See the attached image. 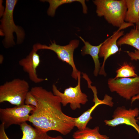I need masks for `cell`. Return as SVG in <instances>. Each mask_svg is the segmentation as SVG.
<instances>
[{"label":"cell","mask_w":139,"mask_h":139,"mask_svg":"<svg viewBox=\"0 0 139 139\" xmlns=\"http://www.w3.org/2000/svg\"><path fill=\"white\" fill-rule=\"evenodd\" d=\"M30 91L38 102L29 121L35 128L44 133L54 131L64 135L70 133L75 126V118L63 112L60 98L40 86L32 87Z\"/></svg>","instance_id":"6da1fadb"},{"label":"cell","mask_w":139,"mask_h":139,"mask_svg":"<svg viewBox=\"0 0 139 139\" xmlns=\"http://www.w3.org/2000/svg\"><path fill=\"white\" fill-rule=\"evenodd\" d=\"M98 16H103L113 26L119 28L127 23L125 19L127 10L126 0H95Z\"/></svg>","instance_id":"7a4b0ae2"},{"label":"cell","mask_w":139,"mask_h":139,"mask_svg":"<svg viewBox=\"0 0 139 139\" xmlns=\"http://www.w3.org/2000/svg\"><path fill=\"white\" fill-rule=\"evenodd\" d=\"M17 2L16 0H6L5 11L1 20L0 32L5 36L3 43L6 48L15 45L14 32L16 34L18 44L21 43L25 37L23 30L20 27L16 25L14 21L13 11Z\"/></svg>","instance_id":"3957f363"},{"label":"cell","mask_w":139,"mask_h":139,"mask_svg":"<svg viewBox=\"0 0 139 139\" xmlns=\"http://www.w3.org/2000/svg\"><path fill=\"white\" fill-rule=\"evenodd\" d=\"M29 88L28 83L24 79L16 78L6 82L0 86V103L7 101L16 106L24 104Z\"/></svg>","instance_id":"277c9868"},{"label":"cell","mask_w":139,"mask_h":139,"mask_svg":"<svg viewBox=\"0 0 139 139\" xmlns=\"http://www.w3.org/2000/svg\"><path fill=\"white\" fill-rule=\"evenodd\" d=\"M79 41L77 40H71L66 45L61 46L56 44L55 41L51 42L49 46L37 43L33 46L38 50L48 49L56 53L58 59L63 62H66L71 65L73 69L71 74L72 77L77 80L79 71L76 68L74 60L73 54L74 50L79 46Z\"/></svg>","instance_id":"5b68a950"},{"label":"cell","mask_w":139,"mask_h":139,"mask_svg":"<svg viewBox=\"0 0 139 139\" xmlns=\"http://www.w3.org/2000/svg\"><path fill=\"white\" fill-rule=\"evenodd\" d=\"M78 83L75 87L70 86L65 89L64 93L60 92L55 84L52 85V91L54 94L59 96L61 100V103L63 106L68 103L72 109L74 110L80 108L81 104L84 105L88 101V96L83 93L80 86L81 72L78 73Z\"/></svg>","instance_id":"8992f818"},{"label":"cell","mask_w":139,"mask_h":139,"mask_svg":"<svg viewBox=\"0 0 139 139\" xmlns=\"http://www.w3.org/2000/svg\"><path fill=\"white\" fill-rule=\"evenodd\" d=\"M35 107L25 104L11 108L0 109V120L5 129L12 125L21 124L29 121V114Z\"/></svg>","instance_id":"52a82bcc"},{"label":"cell","mask_w":139,"mask_h":139,"mask_svg":"<svg viewBox=\"0 0 139 139\" xmlns=\"http://www.w3.org/2000/svg\"><path fill=\"white\" fill-rule=\"evenodd\" d=\"M107 83L111 92H115L127 100L131 99L139 93V75L132 78H110Z\"/></svg>","instance_id":"ba28073f"},{"label":"cell","mask_w":139,"mask_h":139,"mask_svg":"<svg viewBox=\"0 0 139 139\" xmlns=\"http://www.w3.org/2000/svg\"><path fill=\"white\" fill-rule=\"evenodd\" d=\"M139 114V109L137 108L127 109L124 106L117 108L114 111L110 120H105V124L109 126L115 127L120 124H125L132 126L139 134V126L136 117Z\"/></svg>","instance_id":"9c48e42d"},{"label":"cell","mask_w":139,"mask_h":139,"mask_svg":"<svg viewBox=\"0 0 139 139\" xmlns=\"http://www.w3.org/2000/svg\"><path fill=\"white\" fill-rule=\"evenodd\" d=\"M124 29L122 27L119 28L118 30L114 32L112 35L103 42L99 54V57L103 58L102 64L99 73L100 75H103L105 76L107 75L105 69L106 62L110 56L118 51L119 50L117 42L119 38L124 35V31L120 30Z\"/></svg>","instance_id":"30bf717a"},{"label":"cell","mask_w":139,"mask_h":139,"mask_svg":"<svg viewBox=\"0 0 139 139\" xmlns=\"http://www.w3.org/2000/svg\"><path fill=\"white\" fill-rule=\"evenodd\" d=\"M38 50L33 46L29 55L19 62L24 71L28 74L30 79L36 83H41L45 80L39 78L37 74V69L40 63V56L37 53Z\"/></svg>","instance_id":"8fae6325"},{"label":"cell","mask_w":139,"mask_h":139,"mask_svg":"<svg viewBox=\"0 0 139 139\" xmlns=\"http://www.w3.org/2000/svg\"><path fill=\"white\" fill-rule=\"evenodd\" d=\"M22 133L21 139H45L47 133L41 132L25 122L20 125ZM4 125H0V139H10L5 132Z\"/></svg>","instance_id":"7c38bea8"},{"label":"cell","mask_w":139,"mask_h":139,"mask_svg":"<svg viewBox=\"0 0 139 139\" xmlns=\"http://www.w3.org/2000/svg\"><path fill=\"white\" fill-rule=\"evenodd\" d=\"M79 37L84 44V46L81 50V54L83 56L88 54L91 56L94 64L93 74L94 76H97L99 74L101 67V64L99 59V54L100 47L103 42L98 46H93L89 42L85 41L81 37Z\"/></svg>","instance_id":"4fadbf2b"},{"label":"cell","mask_w":139,"mask_h":139,"mask_svg":"<svg viewBox=\"0 0 139 139\" xmlns=\"http://www.w3.org/2000/svg\"><path fill=\"white\" fill-rule=\"evenodd\" d=\"M94 102V105L91 108L84 112L79 117L75 118V126L77 128L78 130H83L86 127L89 122L92 118L91 116V113L97 106L102 104L109 106L110 104L109 99L106 97H104L103 100L95 101Z\"/></svg>","instance_id":"5bb4252c"},{"label":"cell","mask_w":139,"mask_h":139,"mask_svg":"<svg viewBox=\"0 0 139 139\" xmlns=\"http://www.w3.org/2000/svg\"><path fill=\"white\" fill-rule=\"evenodd\" d=\"M99 129L98 126L93 129L86 127L83 130H78L74 132L73 138L74 139H109L106 135L100 134Z\"/></svg>","instance_id":"9a60e30c"},{"label":"cell","mask_w":139,"mask_h":139,"mask_svg":"<svg viewBox=\"0 0 139 139\" xmlns=\"http://www.w3.org/2000/svg\"><path fill=\"white\" fill-rule=\"evenodd\" d=\"M126 1L127 10L125 21L136 24L139 21V0H126Z\"/></svg>","instance_id":"2e32d148"},{"label":"cell","mask_w":139,"mask_h":139,"mask_svg":"<svg viewBox=\"0 0 139 139\" xmlns=\"http://www.w3.org/2000/svg\"><path fill=\"white\" fill-rule=\"evenodd\" d=\"M117 44L118 46L124 44L130 45L139 51V30L136 27L131 29L118 39Z\"/></svg>","instance_id":"e0dca14e"},{"label":"cell","mask_w":139,"mask_h":139,"mask_svg":"<svg viewBox=\"0 0 139 139\" xmlns=\"http://www.w3.org/2000/svg\"><path fill=\"white\" fill-rule=\"evenodd\" d=\"M42 2H46L49 4V7L47 11L48 14L52 17L55 14L56 10L58 7L63 4L71 3L75 2H80L83 7V12L84 14L87 12L88 8L85 3V1L83 0H42Z\"/></svg>","instance_id":"ac0fdd59"},{"label":"cell","mask_w":139,"mask_h":139,"mask_svg":"<svg viewBox=\"0 0 139 139\" xmlns=\"http://www.w3.org/2000/svg\"><path fill=\"white\" fill-rule=\"evenodd\" d=\"M134 67L129 63H124L116 70V75L114 79L134 77L137 76Z\"/></svg>","instance_id":"d6986e66"},{"label":"cell","mask_w":139,"mask_h":139,"mask_svg":"<svg viewBox=\"0 0 139 139\" xmlns=\"http://www.w3.org/2000/svg\"><path fill=\"white\" fill-rule=\"evenodd\" d=\"M24 103L26 105L33 106L35 107L38 106V102L37 100L30 91H29L26 95Z\"/></svg>","instance_id":"ffe728a7"},{"label":"cell","mask_w":139,"mask_h":139,"mask_svg":"<svg viewBox=\"0 0 139 139\" xmlns=\"http://www.w3.org/2000/svg\"><path fill=\"white\" fill-rule=\"evenodd\" d=\"M127 54L131 60H139V51L135 50L134 52L127 51Z\"/></svg>","instance_id":"44dd1931"},{"label":"cell","mask_w":139,"mask_h":139,"mask_svg":"<svg viewBox=\"0 0 139 139\" xmlns=\"http://www.w3.org/2000/svg\"><path fill=\"white\" fill-rule=\"evenodd\" d=\"M45 139H64L60 136L58 135L56 136L53 137L49 135L47 133L46 134Z\"/></svg>","instance_id":"7402d4cb"},{"label":"cell","mask_w":139,"mask_h":139,"mask_svg":"<svg viewBox=\"0 0 139 139\" xmlns=\"http://www.w3.org/2000/svg\"><path fill=\"white\" fill-rule=\"evenodd\" d=\"M3 1L2 0H0V17L2 16H3L4 11V7L2 5V3Z\"/></svg>","instance_id":"603a6c76"},{"label":"cell","mask_w":139,"mask_h":139,"mask_svg":"<svg viewBox=\"0 0 139 139\" xmlns=\"http://www.w3.org/2000/svg\"><path fill=\"white\" fill-rule=\"evenodd\" d=\"M131 100V103H133L136 100H139V93L136 96L133 97Z\"/></svg>","instance_id":"cb8c5ba5"},{"label":"cell","mask_w":139,"mask_h":139,"mask_svg":"<svg viewBox=\"0 0 139 139\" xmlns=\"http://www.w3.org/2000/svg\"><path fill=\"white\" fill-rule=\"evenodd\" d=\"M136 26L135 27L139 30V21L136 24Z\"/></svg>","instance_id":"d4e9b609"},{"label":"cell","mask_w":139,"mask_h":139,"mask_svg":"<svg viewBox=\"0 0 139 139\" xmlns=\"http://www.w3.org/2000/svg\"><path fill=\"white\" fill-rule=\"evenodd\" d=\"M136 118L137 120H139V116L137 117Z\"/></svg>","instance_id":"484cf974"}]
</instances>
